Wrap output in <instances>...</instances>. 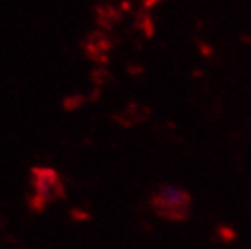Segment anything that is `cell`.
<instances>
[{"mask_svg":"<svg viewBox=\"0 0 251 249\" xmlns=\"http://www.w3.org/2000/svg\"><path fill=\"white\" fill-rule=\"evenodd\" d=\"M86 48H88V53L91 58L104 62L106 60V53L109 51L111 44H109V40H107V37L104 33H93V35H89Z\"/></svg>","mask_w":251,"mask_h":249,"instance_id":"obj_1","label":"cell"}]
</instances>
